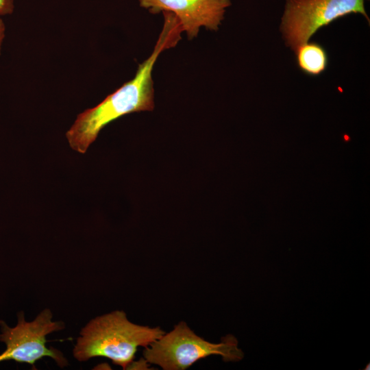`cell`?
<instances>
[{"label":"cell","instance_id":"cell-3","mask_svg":"<svg viewBox=\"0 0 370 370\" xmlns=\"http://www.w3.org/2000/svg\"><path fill=\"white\" fill-rule=\"evenodd\" d=\"M219 355L224 362H238L244 354L232 334L221 338L219 343H210L197 336L181 321L173 330L146 347L143 352L147 362L164 370H184L200 359Z\"/></svg>","mask_w":370,"mask_h":370},{"label":"cell","instance_id":"cell-5","mask_svg":"<svg viewBox=\"0 0 370 370\" xmlns=\"http://www.w3.org/2000/svg\"><path fill=\"white\" fill-rule=\"evenodd\" d=\"M52 317L51 311L45 308L31 322L25 321L23 312L18 313V323L14 328L0 321V341L6 345L5 352L0 355V362L14 360L34 367L37 360L48 356L53 358L60 367H66L68 361L61 352L46 347V336L64 328L63 322L53 321Z\"/></svg>","mask_w":370,"mask_h":370},{"label":"cell","instance_id":"cell-8","mask_svg":"<svg viewBox=\"0 0 370 370\" xmlns=\"http://www.w3.org/2000/svg\"><path fill=\"white\" fill-rule=\"evenodd\" d=\"M14 0H0V16L11 14L14 10Z\"/></svg>","mask_w":370,"mask_h":370},{"label":"cell","instance_id":"cell-1","mask_svg":"<svg viewBox=\"0 0 370 370\" xmlns=\"http://www.w3.org/2000/svg\"><path fill=\"white\" fill-rule=\"evenodd\" d=\"M162 13L164 18L162 30L150 56L138 65L135 77L95 107L79 114L66 132V137L73 150L85 153L100 131L122 116L153 110L154 89L151 77L153 66L164 50L177 45L183 32L175 14L169 11Z\"/></svg>","mask_w":370,"mask_h":370},{"label":"cell","instance_id":"cell-6","mask_svg":"<svg viewBox=\"0 0 370 370\" xmlns=\"http://www.w3.org/2000/svg\"><path fill=\"white\" fill-rule=\"evenodd\" d=\"M139 3L152 14L174 13L189 39L197 36L202 26L217 30L225 9L231 5L230 0H139Z\"/></svg>","mask_w":370,"mask_h":370},{"label":"cell","instance_id":"cell-7","mask_svg":"<svg viewBox=\"0 0 370 370\" xmlns=\"http://www.w3.org/2000/svg\"><path fill=\"white\" fill-rule=\"evenodd\" d=\"M298 66L306 74L316 76L323 73L328 65L325 49L317 42H306L296 51Z\"/></svg>","mask_w":370,"mask_h":370},{"label":"cell","instance_id":"cell-2","mask_svg":"<svg viewBox=\"0 0 370 370\" xmlns=\"http://www.w3.org/2000/svg\"><path fill=\"white\" fill-rule=\"evenodd\" d=\"M165 334L130 321L124 311L116 310L91 319L80 331L73 356L79 362L105 357L127 369L138 347H147Z\"/></svg>","mask_w":370,"mask_h":370},{"label":"cell","instance_id":"cell-9","mask_svg":"<svg viewBox=\"0 0 370 370\" xmlns=\"http://www.w3.org/2000/svg\"><path fill=\"white\" fill-rule=\"evenodd\" d=\"M5 25L3 19L1 18V16H0V56L1 53V48H2L3 40L5 38Z\"/></svg>","mask_w":370,"mask_h":370},{"label":"cell","instance_id":"cell-4","mask_svg":"<svg viewBox=\"0 0 370 370\" xmlns=\"http://www.w3.org/2000/svg\"><path fill=\"white\" fill-rule=\"evenodd\" d=\"M358 13L369 22L365 0H286L280 29L286 45L295 51L321 27Z\"/></svg>","mask_w":370,"mask_h":370}]
</instances>
